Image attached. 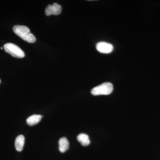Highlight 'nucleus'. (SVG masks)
Returning <instances> with one entry per match:
<instances>
[{
    "mask_svg": "<svg viewBox=\"0 0 160 160\" xmlns=\"http://www.w3.org/2000/svg\"><path fill=\"white\" fill-rule=\"evenodd\" d=\"M12 29L16 34L26 42L30 43L36 42L35 37L31 33L29 28L26 26L17 25L13 26Z\"/></svg>",
    "mask_w": 160,
    "mask_h": 160,
    "instance_id": "f257e3e1",
    "label": "nucleus"
},
{
    "mask_svg": "<svg viewBox=\"0 0 160 160\" xmlns=\"http://www.w3.org/2000/svg\"><path fill=\"white\" fill-rule=\"evenodd\" d=\"M112 84L110 82H105L95 87L92 89L91 94L94 96L109 95L113 90Z\"/></svg>",
    "mask_w": 160,
    "mask_h": 160,
    "instance_id": "f03ea898",
    "label": "nucleus"
},
{
    "mask_svg": "<svg viewBox=\"0 0 160 160\" xmlns=\"http://www.w3.org/2000/svg\"><path fill=\"white\" fill-rule=\"evenodd\" d=\"M4 48L6 52H8L13 57L22 58L25 57L24 52L19 47L14 44L7 43L4 45Z\"/></svg>",
    "mask_w": 160,
    "mask_h": 160,
    "instance_id": "7ed1b4c3",
    "label": "nucleus"
},
{
    "mask_svg": "<svg viewBox=\"0 0 160 160\" xmlns=\"http://www.w3.org/2000/svg\"><path fill=\"white\" fill-rule=\"evenodd\" d=\"M62 10V6L57 3H54L52 5H48L45 10V13L47 16L51 15H58L61 13Z\"/></svg>",
    "mask_w": 160,
    "mask_h": 160,
    "instance_id": "20e7f679",
    "label": "nucleus"
},
{
    "mask_svg": "<svg viewBox=\"0 0 160 160\" xmlns=\"http://www.w3.org/2000/svg\"><path fill=\"white\" fill-rule=\"evenodd\" d=\"M97 49L100 52L109 53L112 51L113 47L111 44L106 42H100L96 45Z\"/></svg>",
    "mask_w": 160,
    "mask_h": 160,
    "instance_id": "39448f33",
    "label": "nucleus"
},
{
    "mask_svg": "<svg viewBox=\"0 0 160 160\" xmlns=\"http://www.w3.org/2000/svg\"><path fill=\"white\" fill-rule=\"evenodd\" d=\"M25 144V137L22 135L18 136L15 141V147L18 151L22 150Z\"/></svg>",
    "mask_w": 160,
    "mask_h": 160,
    "instance_id": "423d86ee",
    "label": "nucleus"
},
{
    "mask_svg": "<svg viewBox=\"0 0 160 160\" xmlns=\"http://www.w3.org/2000/svg\"><path fill=\"white\" fill-rule=\"evenodd\" d=\"M58 144L59 150L61 152H65L69 149V142L66 138L63 137L60 138Z\"/></svg>",
    "mask_w": 160,
    "mask_h": 160,
    "instance_id": "0eeeda50",
    "label": "nucleus"
},
{
    "mask_svg": "<svg viewBox=\"0 0 160 160\" xmlns=\"http://www.w3.org/2000/svg\"><path fill=\"white\" fill-rule=\"evenodd\" d=\"M42 118L41 115H32L27 119L26 122L29 126H33L39 122Z\"/></svg>",
    "mask_w": 160,
    "mask_h": 160,
    "instance_id": "6e6552de",
    "label": "nucleus"
},
{
    "mask_svg": "<svg viewBox=\"0 0 160 160\" xmlns=\"http://www.w3.org/2000/svg\"><path fill=\"white\" fill-rule=\"evenodd\" d=\"M77 140L83 146H89L90 143L89 137L85 133H80L78 136Z\"/></svg>",
    "mask_w": 160,
    "mask_h": 160,
    "instance_id": "1a4fd4ad",
    "label": "nucleus"
},
{
    "mask_svg": "<svg viewBox=\"0 0 160 160\" xmlns=\"http://www.w3.org/2000/svg\"><path fill=\"white\" fill-rule=\"evenodd\" d=\"M1 49H3L2 47H1Z\"/></svg>",
    "mask_w": 160,
    "mask_h": 160,
    "instance_id": "9d476101",
    "label": "nucleus"
},
{
    "mask_svg": "<svg viewBox=\"0 0 160 160\" xmlns=\"http://www.w3.org/2000/svg\"><path fill=\"white\" fill-rule=\"evenodd\" d=\"M0 83H1V80H0Z\"/></svg>",
    "mask_w": 160,
    "mask_h": 160,
    "instance_id": "9b49d317",
    "label": "nucleus"
}]
</instances>
